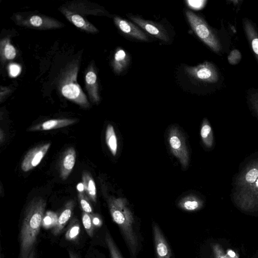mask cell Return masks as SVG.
I'll list each match as a JSON object with an SVG mask.
<instances>
[{
    "mask_svg": "<svg viewBox=\"0 0 258 258\" xmlns=\"http://www.w3.org/2000/svg\"><path fill=\"white\" fill-rule=\"evenodd\" d=\"M232 184L231 197L234 205L246 213L258 212V156L243 165Z\"/></svg>",
    "mask_w": 258,
    "mask_h": 258,
    "instance_id": "6da1fadb",
    "label": "cell"
},
{
    "mask_svg": "<svg viewBox=\"0 0 258 258\" xmlns=\"http://www.w3.org/2000/svg\"><path fill=\"white\" fill-rule=\"evenodd\" d=\"M108 207L113 221L119 228L130 258H137L143 247L141 224L124 199H110Z\"/></svg>",
    "mask_w": 258,
    "mask_h": 258,
    "instance_id": "7a4b0ae2",
    "label": "cell"
},
{
    "mask_svg": "<svg viewBox=\"0 0 258 258\" xmlns=\"http://www.w3.org/2000/svg\"><path fill=\"white\" fill-rule=\"evenodd\" d=\"M45 206V201L40 197L34 198L27 206L20 233L19 258H27L34 248L42 226Z\"/></svg>",
    "mask_w": 258,
    "mask_h": 258,
    "instance_id": "3957f363",
    "label": "cell"
},
{
    "mask_svg": "<svg viewBox=\"0 0 258 258\" xmlns=\"http://www.w3.org/2000/svg\"><path fill=\"white\" fill-rule=\"evenodd\" d=\"M188 22L195 33L214 52L222 56L230 52L231 38L223 24L220 30L211 27L201 17L190 11L185 12Z\"/></svg>",
    "mask_w": 258,
    "mask_h": 258,
    "instance_id": "277c9868",
    "label": "cell"
},
{
    "mask_svg": "<svg viewBox=\"0 0 258 258\" xmlns=\"http://www.w3.org/2000/svg\"><path fill=\"white\" fill-rule=\"evenodd\" d=\"M78 64L73 63L64 71L59 85L62 95L82 107L88 108L90 104L86 95L77 83Z\"/></svg>",
    "mask_w": 258,
    "mask_h": 258,
    "instance_id": "5b68a950",
    "label": "cell"
},
{
    "mask_svg": "<svg viewBox=\"0 0 258 258\" xmlns=\"http://www.w3.org/2000/svg\"><path fill=\"white\" fill-rule=\"evenodd\" d=\"M185 70L194 80L206 85L218 87L224 80L219 69L210 61H205L195 67H186Z\"/></svg>",
    "mask_w": 258,
    "mask_h": 258,
    "instance_id": "8992f818",
    "label": "cell"
},
{
    "mask_svg": "<svg viewBox=\"0 0 258 258\" xmlns=\"http://www.w3.org/2000/svg\"><path fill=\"white\" fill-rule=\"evenodd\" d=\"M17 25L29 28L48 30L59 28L63 24L50 17L36 14H18L15 16Z\"/></svg>",
    "mask_w": 258,
    "mask_h": 258,
    "instance_id": "52a82bcc",
    "label": "cell"
},
{
    "mask_svg": "<svg viewBox=\"0 0 258 258\" xmlns=\"http://www.w3.org/2000/svg\"><path fill=\"white\" fill-rule=\"evenodd\" d=\"M169 144L173 154L178 159L182 166L185 168L188 163V154L183 137L176 127L170 128Z\"/></svg>",
    "mask_w": 258,
    "mask_h": 258,
    "instance_id": "ba28073f",
    "label": "cell"
},
{
    "mask_svg": "<svg viewBox=\"0 0 258 258\" xmlns=\"http://www.w3.org/2000/svg\"><path fill=\"white\" fill-rule=\"evenodd\" d=\"M50 143L39 145L30 149L25 155L21 164L23 171H28L36 167L41 161L48 150Z\"/></svg>",
    "mask_w": 258,
    "mask_h": 258,
    "instance_id": "9c48e42d",
    "label": "cell"
},
{
    "mask_svg": "<svg viewBox=\"0 0 258 258\" xmlns=\"http://www.w3.org/2000/svg\"><path fill=\"white\" fill-rule=\"evenodd\" d=\"M152 228L156 258H171L169 245L160 226L153 222Z\"/></svg>",
    "mask_w": 258,
    "mask_h": 258,
    "instance_id": "30bf717a",
    "label": "cell"
},
{
    "mask_svg": "<svg viewBox=\"0 0 258 258\" xmlns=\"http://www.w3.org/2000/svg\"><path fill=\"white\" fill-rule=\"evenodd\" d=\"M128 17L148 33L162 41H169L168 34L163 26L136 16H130Z\"/></svg>",
    "mask_w": 258,
    "mask_h": 258,
    "instance_id": "8fae6325",
    "label": "cell"
},
{
    "mask_svg": "<svg viewBox=\"0 0 258 258\" xmlns=\"http://www.w3.org/2000/svg\"><path fill=\"white\" fill-rule=\"evenodd\" d=\"M242 26L249 47L258 63V28L255 23L246 17L242 19Z\"/></svg>",
    "mask_w": 258,
    "mask_h": 258,
    "instance_id": "7c38bea8",
    "label": "cell"
},
{
    "mask_svg": "<svg viewBox=\"0 0 258 258\" xmlns=\"http://www.w3.org/2000/svg\"><path fill=\"white\" fill-rule=\"evenodd\" d=\"M60 11L68 21L76 27L89 33H95L98 32V30L92 23L81 15L65 8H62Z\"/></svg>",
    "mask_w": 258,
    "mask_h": 258,
    "instance_id": "4fadbf2b",
    "label": "cell"
},
{
    "mask_svg": "<svg viewBox=\"0 0 258 258\" xmlns=\"http://www.w3.org/2000/svg\"><path fill=\"white\" fill-rule=\"evenodd\" d=\"M114 22L116 26L122 33L138 40H148V38L144 32L137 26L127 20L116 16L114 18Z\"/></svg>",
    "mask_w": 258,
    "mask_h": 258,
    "instance_id": "5bb4252c",
    "label": "cell"
},
{
    "mask_svg": "<svg viewBox=\"0 0 258 258\" xmlns=\"http://www.w3.org/2000/svg\"><path fill=\"white\" fill-rule=\"evenodd\" d=\"M92 66H90L85 75V87L91 100L98 103L100 100L97 76Z\"/></svg>",
    "mask_w": 258,
    "mask_h": 258,
    "instance_id": "9a60e30c",
    "label": "cell"
},
{
    "mask_svg": "<svg viewBox=\"0 0 258 258\" xmlns=\"http://www.w3.org/2000/svg\"><path fill=\"white\" fill-rule=\"evenodd\" d=\"M76 158V151L73 147L68 149L64 153L60 164V175L63 180H66L72 172Z\"/></svg>",
    "mask_w": 258,
    "mask_h": 258,
    "instance_id": "2e32d148",
    "label": "cell"
},
{
    "mask_svg": "<svg viewBox=\"0 0 258 258\" xmlns=\"http://www.w3.org/2000/svg\"><path fill=\"white\" fill-rule=\"evenodd\" d=\"M74 206L75 203L73 201H69L66 204L58 216L56 225L52 229L53 235L56 236L62 231L72 215Z\"/></svg>",
    "mask_w": 258,
    "mask_h": 258,
    "instance_id": "e0dca14e",
    "label": "cell"
},
{
    "mask_svg": "<svg viewBox=\"0 0 258 258\" xmlns=\"http://www.w3.org/2000/svg\"><path fill=\"white\" fill-rule=\"evenodd\" d=\"M130 61V56L123 49L118 48L114 53L112 66L114 72L120 74L128 66Z\"/></svg>",
    "mask_w": 258,
    "mask_h": 258,
    "instance_id": "ac0fdd59",
    "label": "cell"
},
{
    "mask_svg": "<svg viewBox=\"0 0 258 258\" xmlns=\"http://www.w3.org/2000/svg\"><path fill=\"white\" fill-rule=\"evenodd\" d=\"M76 120L73 119L63 118L50 119L43 122L41 124L36 125L31 128V130L47 131L63 127L75 122Z\"/></svg>",
    "mask_w": 258,
    "mask_h": 258,
    "instance_id": "d6986e66",
    "label": "cell"
},
{
    "mask_svg": "<svg viewBox=\"0 0 258 258\" xmlns=\"http://www.w3.org/2000/svg\"><path fill=\"white\" fill-rule=\"evenodd\" d=\"M16 50L11 43L8 37L1 39L0 42V56L2 63L13 59L16 56Z\"/></svg>",
    "mask_w": 258,
    "mask_h": 258,
    "instance_id": "ffe728a7",
    "label": "cell"
},
{
    "mask_svg": "<svg viewBox=\"0 0 258 258\" xmlns=\"http://www.w3.org/2000/svg\"><path fill=\"white\" fill-rule=\"evenodd\" d=\"M82 183L88 196L93 202L96 201V188L95 183L91 175L87 171L82 173Z\"/></svg>",
    "mask_w": 258,
    "mask_h": 258,
    "instance_id": "44dd1931",
    "label": "cell"
},
{
    "mask_svg": "<svg viewBox=\"0 0 258 258\" xmlns=\"http://www.w3.org/2000/svg\"><path fill=\"white\" fill-rule=\"evenodd\" d=\"M245 98L249 109L258 118V87L247 89L245 93Z\"/></svg>",
    "mask_w": 258,
    "mask_h": 258,
    "instance_id": "7402d4cb",
    "label": "cell"
},
{
    "mask_svg": "<svg viewBox=\"0 0 258 258\" xmlns=\"http://www.w3.org/2000/svg\"><path fill=\"white\" fill-rule=\"evenodd\" d=\"M179 207L182 210L192 212L199 210L203 206V202L194 196H188L182 199L178 203Z\"/></svg>",
    "mask_w": 258,
    "mask_h": 258,
    "instance_id": "603a6c76",
    "label": "cell"
},
{
    "mask_svg": "<svg viewBox=\"0 0 258 258\" xmlns=\"http://www.w3.org/2000/svg\"><path fill=\"white\" fill-rule=\"evenodd\" d=\"M200 133L205 146L208 148H212L214 145V136L211 126L206 118L203 121Z\"/></svg>",
    "mask_w": 258,
    "mask_h": 258,
    "instance_id": "cb8c5ba5",
    "label": "cell"
},
{
    "mask_svg": "<svg viewBox=\"0 0 258 258\" xmlns=\"http://www.w3.org/2000/svg\"><path fill=\"white\" fill-rule=\"evenodd\" d=\"M105 139L111 154L115 156L117 150V140L113 126L109 124L106 128Z\"/></svg>",
    "mask_w": 258,
    "mask_h": 258,
    "instance_id": "d4e9b609",
    "label": "cell"
},
{
    "mask_svg": "<svg viewBox=\"0 0 258 258\" xmlns=\"http://www.w3.org/2000/svg\"><path fill=\"white\" fill-rule=\"evenodd\" d=\"M81 232V226L78 219L74 218L70 222L65 234V238L69 241L76 240Z\"/></svg>",
    "mask_w": 258,
    "mask_h": 258,
    "instance_id": "484cf974",
    "label": "cell"
},
{
    "mask_svg": "<svg viewBox=\"0 0 258 258\" xmlns=\"http://www.w3.org/2000/svg\"><path fill=\"white\" fill-rule=\"evenodd\" d=\"M105 241L109 252L110 258H123L109 232H106Z\"/></svg>",
    "mask_w": 258,
    "mask_h": 258,
    "instance_id": "4316f807",
    "label": "cell"
},
{
    "mask_svg": "<svg viewBox=\"0 0 258 258\" xmlns=\"http://www.w3.org/2000/svg\"><path fill=\"white\" fill-rule=\"evenodd\" d=\"M58 216L54 212L47 211L44 215L42 226L46 229L53 228L57 224Z\"/></svg>",
    "mask_w": 258,
    "mask_h": 258,
    "instance_id": "83f0119b",
    "label": "cell"
},
{
    "mask_svg": "<svg viewBox=\"0 0 258 258\" xmlns=\"http://www.w3.org/2000/svg\"><path fill=\"white\" fill-rule=\"evenodd\" d=\"M82 221L88 235L90 237H93L95 227L92 223L91 214L83 212L82 215Z\"/></svg>",
    "mask_w": 258,
    "mask_h": 258,
    "instance_id": "f1b7e54d",
    "label": "cell"
},
{
    "mask_svg": "<svg viewBox=\"0 0 258 258\" xmlns=\"http://www.w3.org/2000/svg\"><path fill=\"white\" fill-rule=\"evenodd\" d=\"M213 258H229L225 253L222 246L217 243H213L211 245Z\"/></svg>",
    "mask_w": 258,
    "mask_h": 258,
    "instance_id": "f546056e",
    "label": "cell"
},
{
    "mask_svg": "<svg viewBox=\"0 0 258 258\" xmlns=\"http://www.w3.org/2000/svg\"><path fill=\"white\" fill-rule=\"evenodd\" d=\"M241 58V52L236 49L230 51L227 57L228 61L231 65L237 64L240 61Z\"/></svg>",
    "mask_w": 258,
    "mask_h": 258,
    "instance_id": "4dcf8cb0",
    "label": "cell"
},
{
    "mask_svg": "<svg viewBox=\"0 0 258 258\" xmlns=\"http://www.w3.org/2000/svg\"><path fill=\"white\" fill-rule=\"evenodd\" d=\"M79 202L83 212L92 214V208L88 200L82 194L79 195Z\"/></svg>",
    "mask_w": 258,
    "mask_h": 258,
    "instance_id": "1f68e13d",
    "label": "cell"
},
{
    "mask_svg": "<svg viewBox=\"0 0 258 258\" xmlns=\"http://www.w3.org/2000/svg\"><path fill=\"white\" fill-rule=\"evenodd\" d=\"M187 6L195 10H201L204 8L207 2L206 0L185 1Z\"/></svg>",
    "mask_w": 258,
    "mask_h": 258,
    "instance_id": "d6a6232c",
    "label": "cell"
},
{
    "mask_svg": "<svg viewBox=\"0 0 258 258\" xmlns=\"http://www.w3.org/2000/svg\"><path fill=\"white\" fill-rule=\"evenodd\" d=\"M91 219L93 225L95 228H99L102 226L103 221L101 217L97 214H91Z\"/></svg>",
    "mask_w": 258,
    "mask_h": 258,
    "instance_id": "836d02e7",
    "label": "cell"
},
{
    "mask_svg": "<svg viewBox=\"0 0 258 258\" xmlns=\"http://www.w3.org/2000/svg\"><path fill=\"white\" fill-rule=\"evenodd\" d=\"M21 72L20 67L16 64H11L9 66V73L11 77H15L18 76Z\"/></svg>",
    "mask_w": 258,
    "mask_h": 258,
    "instance_id": "e575fe53",
    "label": "cell"
},
{
    "mask_svg": "<svg viewBox=\"0 0 258 258\" xmlns=\"http://www.w3.org/2000/svg\"><path fill=\"white\" fill-rule=\"evenodd\" d=\"M11 92V89L7 87H1L0 92V100L2 102L3 100Z\"/></svg>",
    "mask_w": 258,
    "mask_h": 258,
    "instance_id": "d590c367",
    "label": "cell"
},
{
    "mask_svg": "<svg viewBox=\"0 0 258 258\" xmlns=\"http://www.w3.org/2000/svg\"><path fill=\"white\" fill-rule=\"evenodd\" d=\"M77 188L79 192H82L85 190L83 183H79L78 184Z\"/></svg>",
    "mask_w": 258,
    "mask_h": 258,
    "instance_id": "8d00e7d4",
    "label": "cell"
},
{
    "mask_svg": "<svg viewBox=\"0 0 258 258\" xmlns=\"http://www.w3.org/2000/svg\"><path fill=\"white\" fill-rule=\"evenodd\" d=\"M69 257L70 258H78L77 255L72 251H69Z\"/></svg>",
    "mask_w": 258,
    "mask_h": 258,
    "instance_id": "74e56055",
    "label": "cell"
},
{
    "mask_svg": "<svg viewBox=\"0 0 258 258\" xmlns=\"http://www.w3.org/2000/svg\"><path fill=\"white\" fill-rule=\"evenodd\" d=\"M27 258H35V249L33 248Z\"/></svg>",
    "mask_w": 258,
    "mask_h": 258,
    "instance_id": "f35d334b",
    "label": "cell"
},
{
    "mask_svg": "<svg viewBox=\"0 0 258 258\" xmlns=\"http://www.w3.org/2000/svg\"><path fill=\"white\" fill-rule=\"evenodd\" d=\"M196 258H197V257H196Z\"/></svg>",
    "mask_w": 258,
    "mask_h": 258,
    "instance_id": "ab89813d",
    "label": "cell"
}]
</instances>
